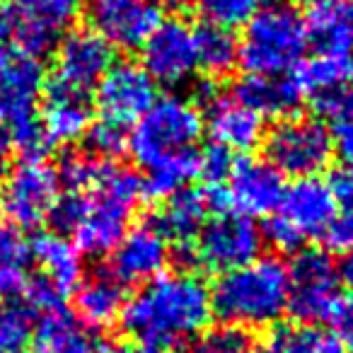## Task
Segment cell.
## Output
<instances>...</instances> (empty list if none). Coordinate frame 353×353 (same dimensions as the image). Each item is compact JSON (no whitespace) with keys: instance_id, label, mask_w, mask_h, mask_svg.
Instances as JSON below:
<instances>
[{"instance_id":"cell-26","label":"cell","mask_w":353,"mask_h":353,"mask_svg":"<svg viewBox=\"0 0 353 353\" xmlns=\"http://www.w3.org/2000/svg\"><path fill=\"white\" fill-rule=\"evenodd\" d=\"M235 94L261 119L290 117L303 99L293 78H285V75H247L235 88Z\"/></svg>"},{"instance_id":"cell-4","label":"cell","mask_w":353,"mask_h":353,"mask_svg":"<svg viewBox=\"0 0 353 353\" xmlns=\"http://www.w3.org/2000/svg\"><path fill=\"white\" fill-rule=\"evenodd\" d=\"M203 133V117L194 102L179 94L155 99L152 107L136 121L128 133L131 155L143 170L196 152Z\"/></svg>"},{"instance_id":"cell-19","label":"cell","mask_w":353,"mask_h":353,"mask_svg":"<svg viewBox=\"0 0 353 353\" xmlns=\"http://www.w3.org/2000/svg\"><path fill=\"white\" fill-rule=\"evenodd\" d=\"M203 128L213 145L232 152H250L264 141V119L252 112L237 94L206 92V114Z\"/></svg>"},{"instance_id":"cell-1","label":"cell","mask_w":353,"mask_h":353,"mask_svg":"<svg viewBox=\"0 0 353 353\" xmlns=\"http://www.w3.org/2000/svg\"><path fill=\"white\" fill-rule=\"evenodd\" d=\"M59 176L65 194H61L51 221L70 232L80 252L109 254L148 196L143 179L109 157L88 152L65 157Z\"/></svg>"},{"instance_id":"cell-21","label":"cell","mask_w":353,"mask_h":353,"mask_svg":"<svg viewBox=\"0 0 353 353\" xmlns=\"http://www.w3.org/2000/svg\"><path fill=\"white\" fill-rule=\"evenodd\" d=\"M41 128L49 145H68L88 136L92 126L88 97L63 90L44 88V109L39 114Z\"/></svg>"},{"instance_id":"cell-36","label":"cell","mask_w":353,"mask_h":353,"mask_svg":"<svg viewBox=\"0 0 353 353\" xmlns=\"http://www.w3.org/2000/svg\"><path fill=\"white\" fill-rule=\"evenodd\" d=\"M232 155L218 145H211L208 150L199 152V174L208 179V187H223L228 174L232 172Z\"/></svg>"},{"instance_id":"cell-33","label":"cell","mask_w":353,"mask_h":353,"mask_svg":"<svg viewBox=\"0 0 353 353\" xmlns=\"http://www.w3.org/2000/svg\"><path fill=\"white\" fill-rule=\"evenodd\" d=\"M37 314L32 307L20 303H8L0 307V353H22L32 343Z\"/></svg>"},{"instance_id":"cell-12","label":"cell","mask_w":353,"mask_h":353,"mask_svg":"<svg viewBox=\"0 0 353 353\" xmlns=\"http://www.w3.org/2000/svg\"><path fill=\"white\" fill-rule=\"evenodd\" d=\"M114 65V49L90 27L70 30L56 44L54 75L46 88L88 97Z\"/></svg>"},{"instance_id":"cell-23","label":"cell","mask_w":353,"mask_h":353,"mask_svg":"<svg viewBox=\"0 0 353 353\" xmlns=\"http://www.w3.org/2000/svg\"><path fill=\"white\" fill-rule=\"evenodd\" d=\"M208 211H211V206H208L206 194L196 192V189H182V192L165 199L160 213L152 223L170 245L174 242V245L189 250L206 225Z\"/></svg>"},{"instance_id":"cell-5","label":"cell","mask_w":353,"mask_h":353,"mask_svg":"<svg viewBox=\"0 0 353 353\" xmlns=\"http://www.w3.org/2000/svg\"><path fill=\"white\" fill-rule=\"evenodd\" d=\"M44 88V68L32 56H12L0 70V126L25 157H41L51 148L39 121Z\"/></svg>"},{"instance_id":"cell-31","label":"cell","mask_w":353,"mask_h":353,"mask_svg":"<svg viewBox=\"0 0 353 353\" xmlns=\"http://www.w3.org/2000/svg\"><path fill=\"white\" fill-rule=\"evenodd\" d=\"M199 174V150L189 152L184 157H174L170 162L148 170V176L143 179L145 184V194L157 199H167L172 194L187 189V184Z\"/></svg>"},{"instance_id":"cell-13","label":"cell","mask_w":353,"mask_h":353,"mask_svg":"<svg viewBox=\"0 0 353 353\" xmlns=\"http://www.w3.org/2000/svg\"><path fill=\"white\" fill-rule=\"evenodd\" d=\"M341 274L324 252H300L288 266V312L298 322L312 324L329 319L339 300Z\"/></svg>"},{"instance_id":"cell-3","label":"cell","mask_w":353,"mask_h":353,"mask_svg":"<svg viewBox=\"0 0 353 353\" xmlns=\"http://www.w3.org/2000/svg\"><path fill=\"white\" fill-rule=\"evenodd\" d=\"M211 305L213 314L245 332L271 327L288 310V266L276 256H259L221 274L211 288Z\"/></svg>"},{"instance_id":"cell-39","label":"cell","mask_w":353,"mask_h":353,"mask_svg":"<svg viewBox=\"0 0 353 353\" xmlns=\"http://www.w3.org/2000/svg\"><path fill=\"white\" fill-rule=\"evenodd\" d=\"M327 184L336 206L339 203L341 206H353V165H341L339 170H334Z\"/></svg>"},{"instance_id":"cell-6","label":"cell","mask_w":353,"mask_h":353,"mask_svg":"<svg viewBox=\"0 0 353 353\" xmlns=\"http://www.w3.org/2000/svg\"><path fill=\"white\" fill-rule=\"evenodd\" d=\"M305 20L293 6H266L245 25L237 41V63L247 75H285L303 61Z\"/></svg>"},{"instance_id":"cell-41","label":"cell","mask_w":353,"mask_h":353,"mask_svg":"<svg viewBox=\"0 0 353 353\" xmlns=\"http://www.w3.org/2000/svg\"><path fill=\"white\" fill-rule=\"evenodd\" d=\"M8 162H10V143H8V138L3 136V133H0V179H3L6 172L10 170Z\"/></svg>"},{"instance_id":"cell-14","label":"cell","mask_w":353,"mask_h":353,"mask_svg":"<svg viewBox=\"0 0 353 353\" xmlns=\"http://www.w3.org/2000/svg\"><path fill=\"white\" fill-rule=\"evenodd\" d=\"M155 99V83L141 63H114L94 88L97 121L128 133V128L136 126V121L152 107Z\"/></svg>"},{"instance_id":"cell-11","label":"cell","mask_w":353,"mask_h":353,"mask_svg":"<svg viewBox=\"0 0 353 353\" xmlns=\"http://www.w3.org/2000/svg\"><path fill=\"white\" fill-rule=\"evenodd\" d=\"M264 237L252 218L235 211H223L216 218H208L203 230L194 242V259L208 271L228 274L240 266L259 259Z\"/></svg>"},{"instance_id":"cell-44","label":"cell","mask_w":353,"mask_h":353,"mask_svg":"<svg viewBox=\"0 0 353 353\" xmlns=\"http://www.w3.org/2000/svg\"><path fill=\"white\" fill-rule=\"evenodd\" d=\"M10 59V56H8V51H6V46L0 44V70H3V65H6V61Z\"/></svg>"},{"instance_id":"cell-43","label":"cell","mask_w":353,"mask_h":353,"mask_svg":"<svg viewBox=\"0 0 353 353\" xmlns=\"http://www.w3.org/2000/svg\"><path fill=\"white\" fill-rule=\"evenodd\" d=\"M290 6H307V8H312V6H317L319 0H288Z\"/></svg>"},{"instance_id":"cell-35","label":"cell","mask_w":353,"mask_h":353,"mask_svg":"<svg viewBox=\"0 0 353 353\" xmlns=\"http://www.w3.org/2000/svg\"><path fill=\"white\" fill-rule=\"evenodd\" d=\"M314 107H317L319 117L332 126L348 121V119H353V85L319 94V97H314Z\"/></svg>"},{"instance_id":"cell-9","label":"cell","mask_w":353,"mask_h":353,"mask_svg":"<svg viewBox=\"0 0 353 353\" xmlns=\"http://www.w3.org/2000/svg\"><path fill=\"white\" fill-rule=\"evenodd\" d=\"M78 15V0H12L0 8V39L20 56L39 59L59 44Z\"/></svg>"},{"instance_id":"cell-16","label":"cell","mask_w":353,"mask_h":353,"mask_svg":"<svg viewBox=\"0 0 353 353\" xmlns=\"http://www.w3.org/2000/svg\"><path fill=\"white\" fill-rule=\"evenodd\" d=\"M85 12L90 30L112 49H138L162 22L155 0H88Z\"/></svg>"},{"instance_id":"cell-38","label":"cell","mask_w":353,"mask_h":353,"mask_svg":"<svg viewBox=\"0 0 353 353\" xmlns=\"http://www.w3.org/2000/svg\"><path fill=\"white\" fill-rule=\"evenodd\" d=\"M329 319L334 324V336L346 348H353V293L339 295Z\"/></svg>"},{"instance_id":"cell-42","label":"cell","mask_w":353,"mask_h":353,"mask_svg":"<svg viewBox=\"0 0 353 353\" xmlns=\"http://www.w3.org/2000/svg\"><path fill=\"white\" fill-rule=\"evenodd\" d=\"M339 274H341V279L346 281L348 285H353V252H351V254H346V259H343Z\"/></svg>"},{"instance_id":"cell-40","label":"cell","mask_w":353,"mask_h":353,"mask_svg":"<svg viewBox=\"0 0 353 353\" xmlns=\"http://www.w3.org/2000/svg\"><path fill=\"white\" fill-rule=\"evenodd\" d=\"M332 148L343 165H353V119L332 126Z\"/></svg>"},{"instance_id":"cell-27","label":"cell","mask_w":353,"mask_h":353,"mask_svg":"<svg viewBox=\"0 0 353 353\" xmlns=\"http://www.w3.org/2000/svg\"><path fill=\"white\" fill-rule=\"evenodd\" d=\"M293 83L298 92L319 97L332 90L353 85V54H317L295 65Z\"/></svg>"},{"instance_id":"cell-2","label":"cell","mask_w":353,"mask_h":353,"mask_svg":"<svg viewBox=\"0 0 353 353\" xmlns=\"http://www.w3.org/2000/svg\"><path fill=\"white\" fill-rule=\"evenodd\" d=\"M213 317L211 288L187 271L160 274L126 300L121 324L138 343L170 348L208 329Z\"/></svg>"},{"instance_id":"cell-10","label":"cell","mask_w":353,"mask_h":353,"mask_svg":"<svg viewBox=\"0 0 353 353\" xmlns=\"http://www.w3.org/2000/svg\"><path fill=\"white\" fill-rule=\"evenodd\" d=\"M266 155L283 176H317L332 162V133L314 117H283L266 136Z\"/></svg>"},{"instance_id":"cell-24","label":"cell","mask_w":353,"mask_h":353,"mask_svg":"<svg viewBox=\"0 0 353 353\" xmlns=\"http://www.w3.org/2000/svg\"><path fill=\"white\" fill-rule=\"evenodd\" d=\"M305 30L317 54H353V0H319Z\"/></svg>"},{"instance_id":"cell-28","label":"cell","mask_w":353,"mask_h":353,"mask_svg":"<svg viewBox=\"0 0 353 353\" xmlns=\"http://www.w3.org/2000/svg\"><path fill=\"white\" fill-rule=\"evenodd\" d=\"M32 242L25 232L0 221V295H20L32 279Z\"/></svg>"},{"instance_id":"cell-15","label":"cell","mask_w":353,"mask_h":353,"mask_svg":"<svg viewBox=\"0 0 353 353\" xmlns=\"http://www.w3.org/2000/svg\"><path fill=\"white\" fill-rule=\"evenodd\" d=\"M141 49V65L155 85L176 88L199 70L196 30H192L184 20H176V17L162 20Z\"/></svg>"},{"instance_id":"cell-37","label":"cell","mask_w":353,"mask_h":353,"mask_svg":"<svg viewBox=\"0 0 353 353\" xmlns=\"http://www.w3.org/2000/svg\"><path fill=\"white\" fill-rule=\"evenodd\" d=\"M324 240L334 252L341 254H351L353 252V206H341V211H336L332 225L324 232Z\"/></svg>"},{"instance_id":"cell-7","label":"cell","mask_w":353,"mask_h":353,"mask_svg":"<svg viewBox=\"0 0 353 353\" xmlns=\"http://www.w3.org/2000/svg\"><path fill=\"white\" fill-rule=\"evenodd\" d=\"M336 211V201L324 179H295L290 187H285L283 199L266 225V240L279 250L293 252L307 240L324 237Z\"/></svg>"},{"instance_id":"cell-29","label":"cell","mask_w":353,"mask_h":353,"mask_svg":"<svg viewBox=\"0 0 353 353\" xmlns=\"http://www.w3.org/2000/svg\"><path fill=\"white\" fill-rule=\"evenodd\" d=\"M237 65V39L223 27L203 25L196 30V68L208 78H223Z\"/></svg>"},{"instance_id":"cell-17","label":"cell","mask_w":353,"mask_h":353,"mask_svg":"<svg viewBox=\"0 0 353 353\" xmlns=\"http://www.w3.org/2000/svg\"><path fill=\"white\" fill-rule=\"evenodd\" d=\"M285 192V179L269 160L245 157L235 162L223 184L225 206L245 218L274 216Z\"/></svg>"},{"instance_id":"cell-20","label":"cell","mask_w":353,"mask_h":353,"mask_svg":"<svg viewBox=\"0 0 353 353\" xmlns=\"http://www.w3.org/2000/svg\"><path fill=\"white\" fill-rule=\"evenodd\" d=\"M32 353H104V343L63 307L39 314L32 334Z\"/></svg>"},{"instance_id":"cell-18","label":"cell","mask_w":353,"mask_h":353,"mask_svg":"<svg viewBox=\"0 0 353 353\" xmlns=\"http://www.w3.org/2000/svg\"><path fill=\"white\" fill-rule=\"evenodd\" d=\"M109 256H112L109 274L119 283H148L155 276L165 274L170 242L157 230L155 223H143L123 232Z\"/></svg>"},{"instance_id":"cell-25","label":"cell","mask_w":353,"mask_h":353,"mask_svg":"<svg viewBox=\"0 0 353 353\" xmlns=\"http://www.w3.org/2000/svg\"><path fill=\"white\" fill-rule=\"evenodd\" d=\"M75 298V317L85 322L90 329L109 327L117 319H121L126 295H123V283H119L109 271L90 276L80 281V285L73 290Z\"/></svg>"},{"instance_id":"cell-22","label":"cell","mask_w":353,"mask_h":353,"mask_svg":"<svg viewBox=\"0 0 353 353\" xmlns=\"http://www.w3.org/2000/svg\"><path fill=\"white\" fill-rule=\"evenodd\" d=\"M32 259L41 271L39 279H44L63 298L73 293L83 281V256L70 237L44 232L37 237V242H32Z\"/></svg>"},{"instance_id":"cell-34","label":"cell","mask_w":353,"mask_h":353,"mask_svg":"<svg viewBox=\"0 0 353 353\" xmlns=\"http://www.w3.org/2000/svg\"><path fill=\"white\" fill-rule=\"evenodd\" d=\"M252 351H254L252 334L240 327H232V324L203 329L192 348V353H252Z\"/></svg>"},{"instance_id":"cell-30","label":"cell","mask_w":353,"mask_h":353,"mask_svg":"<svg viewBox=\"0 0 353 353\" xmlns=\"http://www.w3.org/2000/svg\"><path fill=\"white\" fill-rule=\"evenodd\" d=\"M266 353H348V348L334 334H322L307 324H285L271 332Z\"/></svg>"},{"instance_id":"cell-8","label":"cell","mask_w":353,"mask_h":353,"mask_svg":"<svg viewBox=\"0 0 353 353\" xmlns=\"http://www.w3.org/2000/svg\"><path fill=\"white\" fill-rule=\"evenodd\" d=\"M61 201L59 170L37 160H22L0 179V216L20 230H34L54 216Z\"/></svg>"},{"instance_id":"cell-32","label":"cell","mask_w":353,"mask_h":353,"mask_svg":"<svg viewBox=\"0 0 353 353\" xmlns=\"http://www.w3.org/2000/svg\"><path fill=\"white\" fill-rule=\"evenodd\" d=\"M194 6L206 25L232 32L259 15L269 6V0H194Z\"/></svg>"}]
</instances>
